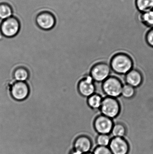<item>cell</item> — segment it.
<instances>
[{
    "label": "cell",
    "instance_id": "cell-1",
    "mask_svg": "<svg viewBox=\"0 0 153 154\" xmlns=\"http://www.w3.org/2000/svg\"><path fill=\"white\" fill-rule=\"evenodd\" d=\"M110 66L116 74L125 75L134 68V60L127 53L118 52L111 57Z\"/></svg>",
    "mask_w": 153,
    "mask_h": 154
},
{
    "label": "cell",
    "instance_id": "cell-2",
    "mask_svg": "<svg viewBox=\"0 0 153 154\" xmlns=\"http://www.w3.org/2000/svg\"><path fill=\"white\" fill-rule=\"evenodd\" d=\"M121 110V105L117 99L106 97L103 98L99 111L102 115L114 119L119 116Z\"/></svg>",
    "mask_w": 153,
    "mask_h": 154
},
{
    "label": "cell",
    "instance_id": "cell-3",
    "mask_svg": "<svg viewBox=\"0 0 153 154\" xmlns=\"http://www.w3.org/2000/svg\"><path fill=\"white\" fill-rule=\"evenodd\" d=\"M123 85L119 78L110 76L102 82V89L106 97L117 98L121 96Z\"/></svg>",
    "mask_w": 153,
    "mask_h": 154
},
{
    "label": "cell",
    "instance_id": "cell-4",
    "mask_svg": "<svg viewBox=\"0 0 153 154\" xmlns=\"http://www.w3.org/2000/svg\"><path fill=\"white\" fill-rule=\"evenodd\" d=\"M110 64L105 62H96L92 66L90 75L96 83L102 82L110 76Z\"/></svg>",
    "mask_w": 153,
    "mask_h": 154
},
{
    "label": "cell",
    "instance_id": "cell-5",
    "mask_svg": "<svg viewBox=\"0 0 153 154\" xmlns=\"http://www.w3.org/2000/svg\"><path fill=\"white\" fill-rule=\"evenodd\" d=\"M20 29L19 21L14 16L4 20L0 24V32L5 38L15 37L19 33Z\"/></svg>",
    "mask_w": 153,
    "mask_h": 154
},
{
    "label": "cell",
    "instance_id": "cell-6",
    "mask_svg": "<svg viewBox=\"0 0 153 154\" xmlns=\"http://www.w3.org/2000/svg\"><path fill=\"white\" fill-rule=\"evenodd\" d=\"M114 123L113 119L101 114L94 119L93 128L98 134H110Z\"/></svg>",
    "mask_w": 153,
    "mask_h": 154
},
{
    "label": "cell",
    "instance_id": "cell-7",
    "mask_svg": "<svg viewBox=\"0 0 153 154\" xmlns=\"http://www.w3.org/2000/svg\"><path fill=\"white\" fill-rule=\"evenodd\" d=\"M36 22L38 27L42 30H51L55 26V17L50 12H41L37 15Z\"/></svg>",
    "mask_w": 153,
    "mask_h": 154
},
{
    "label": "cell",
    "instance_id": "cell-8",
    "mask_svg": "<svg viewBox=\"0 0 153 154\" xmlns=\"http://www.w3.org/2000/svg\"><path fill=\"white\" fill-rule=\"evenodd\" d=\"M113 154H129L130 146L125 137H112L108 146Z\"/></svg>",
    "mask_w": 153,
    "mask_h": 154
},
{
    "label": "cell",
    "instance_id": "cell-9",
    "mask_svg": "<svg viewBox=\"0 0 153 154\" xmlns=\"http://www.w3.org/2000/svg\"><path fill=\"white\" fill-rule=\"evenodd\" d=\"M78 90L80 94L86 97H89L96 93V82L90 74L87 75L80 81L78 84Z\"/></svg>",
    "mask_w": 153,
    "mask_h": 154
},
{
    "label": "cell",
    "instance_id": "cell-10",
    "mask_svg": "<svg viewBox=\"0 0 153 154\" xmlns=\"http://www.w3.org/2000/svg\"><path fill=\"white\" fill-rule=\"evenodd\" d=\"M10 91L13 98L19 101L26 99L29 94V88L25 82H15L12 84Z\"/></svg>",
    "mask_w": 153,
    "mask_h": 154
},
{
    "label": "cell",
    "instance_id": "cell-11",
    "mask_svg": "<svg viewBox=\"0 0 153 154\" xmlns=\"http://www.w3.org/2000/svg\"><path fill=\"white\" fill-rule=\"evenodd\" d=\"M74 149L82 154L92 152L93 150V143L90 137L86 136H81L75 140Z\"/></svg>",
    "mask_w": 153,
    "mask_h": 154
},
{
    "label": "cell",
    "instance_id": "cell-12",
    "mask_svg": "<svg viewBox=\"0 0 153 154\" xmlns=\"http://www.w3.org/2000/svg\"><path fill=\"white\" fill-rule=\"evenodd\" d=\"M143 75L139 69L133 68L125 75V80L126 84L134 88L140 87L143 82Z\"/></svg>",
    "mask_w": 153,
    "mask_h": 154
},
{
    "label": "cell",
    "instance_id": "cell-13",
    "mask_svg": "<svg viewBox=\"0 0 153 154\" xmlns=\"http://www.w3.org/2000/svg\"><path fill=\"white\" fill-rule=\"evenodd\" d=\"M127 133L126 125L122 122H118L114 123L110 134L112 137H125Z\"/></svg>",
    "mask_w": 153,
    "mask_h": 154
},
{
    "label": "cell",
    "instance_id": "cell-14",
    "mask_svg": "<svg viewBox=\"0 0 153 154\" xmlns=\"http://www.w3.org/2000/svg\"><path fill=\"white\" fill-rule=\"evenodd\" d=\"M103 98L100 94L96 92L88 98L87 103L88 106L94 111H99Z\"/></svg>",
    "mask_w": 153,
    "mask_h": 154
},
{
    "label": "cell",
    "instance_id": "cell-15",
    "mask_svg": "<svg viewBox=\"0 0 153 154\" xmlns=\"http://www.w3.org/2000/svg\"><path fill=\"white\" fill-rule=\"evenodd\" d=\"M29 77L28 71L25 68L19 67L14 69L13 72V78L15 82H26Z\"/></svg>",
    "mask_w": 153,
    "mask_h": 154
},
{
    "label": "cell",
    "instance_id": "cell-16",
    "mask_svg": "<svg viewBox=\"0 0 153 154\" xmlns=\"http://www.w3.org/2000/svg\"><path fill=\"white\" fill-rule=\"evenodd\" d=\"M13 9L11 6L7 3H0V19L4 20L12 16Z\"/></svg>",
    "mask_w": 153,
    "mask_h": 154
},
{
    "label": "cell",
    "instance_id": "cell-17",
    "mask_svg": "<svg viewBox=\"0 0 153 154\" xmlns=\"http://www.w3.org/2000/svg\"><path fill=\"white\" fill-rule=\"evenodd\" d=\"M136 4L138 10L143 13L153 10V0H137Z\"/></svg>",
    "mask_w": 153,
    "mask_h": 154
},
{
    "label": "cell",
    "instance_id": "cell-18",
    "mask_svg": "<svg viewBox=\"0 0 153 154\" xmlns=\"http://www.w3.org/2000/svg\"><path fill=\"white\" fill-rule=\"evenodd\" d=\"M136 88L126 84L123 85L121 96L126 99H131L135 96Z\"/></svg>",
    "mask_w": 153,
    "mask_h": 154
},
{
    "label": "cell",
    "instance_id": "cell-19",
    "mask_svg": "<svg viewBox=\"0 0 153 154\" xmlns=\"http://www.w3.org/2000/svg\"><path fill=\"white\" fill-rule=\"evenodd\" d=\"M112 137L110 134H98L95 139L96 146H108Z\"/></svg>",
    "mask_w": 153,
    "mask_h": 154
},
{
    "label": "cell",
    "instance_id": "cell-20",
    "mask_svg": "<svg viewBox=\"0 0 153 154\" xmlns=\"http://www.w3.org/2000/svg\"><path fill=\"white\" fill-rule=\"evenodd\" d=\"M141 19L147 26L153 27V10L143 13Z\"/></svg>",
    "mask_w": 153,
    "mask_h": 154
},
{
    "label": "cell",
    "instance_id": "cell-21",
    "mask_svg": "<svg viewBox=\"0 0 153 154\" xmlns=\"http://www.w3.org/2000/svg\"><path fill=\"white\" fill-rule=\"evenodd\" d=\"M92 153L93 154H113L108 146H96Z\"/></svg>",
    "mask_w": 153,
    "mask_h": 154
},
{
    "label": "cell",
    "instance_id": "cell-22",
    "mask_svg": "<svg viewBox=\"0 0 153 154\" xmlns=\"http://www.w3.org/2000/svg\"><path fill=\"white\" fill-rule=\"evenodd\" d=\"M146 39L147 44L150 47L153 48V29L147 32Z\"/></svg>",
    "mask_w": 153,
    "mask_h": 154
},
{
    "label": "cell",
    "instance_id": "cell-23",
    "mask_svg": "<svg viewBox=\"0 0 153 154\" xmlns=\"http://www.w3.org/2000/svg\"><path fill=\"white\" fill-rule=\"evenodd\" d=\"M83 154H93V153L92 152H89V153H87Z\"/></svg>",
    "mask_w": 153,
    "mask_h": 154
}]
</instances>
